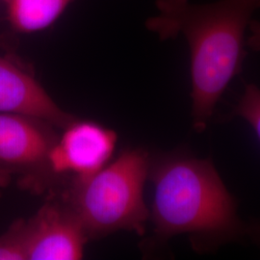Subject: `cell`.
I'll list each match as a JSON object with an SVG mask.
<instances>
[{"label": "cell", "instance_id": "cell-1", "mask_svg": "<svg viewBox=\"0 0 260 260\" xmlns=\"http://www.w3.org/2000/svg\"><path fill=\"white\" fill-rule=\"evenodd\" d=\"M148 179L154 187L149 251L178 235H187L202 255L231 244L260 248V217L244 219L239 214V204L212 158L198 157L183 148L150 153Z\"/></svg>", "mask_w": 260, "mask_h": 260}, {"label": "cell", "instance_id": "cell-2", "mask_svg": "<svg viewBox=\"0 0 260 260\" xmlns=\"http://www.w3.org/2000/svg\"><path fill=\"white\" fill-rule=\"evenodd\" d=\"M156 17L147 26L162 40L182 34L190 49L191 118L202 134L213 119L217 104L246 57L245 34L260 0H220L193 4L189 0H158Z\"/></svg>", "mask_w": 260, "mask_h": 260}, {"label": "cell", "instance_id": "cell-3", "mask_svg": "<svg viewBox=\"0 0 260 260\" xmlns=\"http://www.w3.org/2000/svg\"><path fill=\"white\" fill-rule=\"evenodd\" d=\"M149 163L147 149H124L92 177L62 184L59 196L74 209L89 240L119 231L146 233L149 209L144 188Z\"/></svg>", "mask_w": 260, "mask_h": 260}, {"label": "cell", "instance_id": "cell-4", "mask_svg": "<svg viewBox=\"0 0 260 260\" xmlns=\"http://www.w3.org/2000/svg\"><path fill=\"white\" fill-rule=\"evenodd\" d=\"M53 127L35 117L0 113V169L19 175L25 190L41 193L49 187L47 154L58 138Z\"/></svg>", "mask_w": 260, "mask_h": 260}, {"label": "cell", "instance_id": "cell-5", "mask_svg": "<svg viewBox=\"0 0 260 260\" xmlns=\"http://www.w3.org/2000/svg\"><path fill=\"white\" fill-rule=\"evenodd\" d=\"M117 140L115 131L98 122L71 121L47 154L48 189L96 174L110 162Z\"/></svg>", "mask_w": 260, "mask_h": 260}, {"label": "cell", "instance_id": "cell-6", "mask_svg": "<svg viewBox=\"0 0 260 260\" xmlns=\"http://www.w3.org/2000/svg\"><path fill=\"white\" fill-rule=\"evenodd\" d=\"M28 260H77L89 241L83 225L65 200L52 193L27 219Z\"/></svg>", "mask_w": 260, "mask_h": 260}, {"label": "cell", "instance_id": "cell-7", "mask_svg": "<svg viewBox=\"0 0 260 260\" xmlns=\"http://www.w3.org/2000/svg\"><path fill=\"white\" fill-rule=\"evenodd\" d=\"M0 113H16L64 128L75 118L60 108L27 70L0 56Z\"/></svg>", "mask_w": 260, "mask_h": 260}, {"label": "cell", "instance_id": "cell-8", "mask_svg": "<svg viewBox=\"0 0 260 260\" xmlns=\"http://www.w3.org/2000/svg\"><path fill=\"white\" fill-rule=\"evenodd\" d=\"M12 28L32 33L52 24L73 0H3Z\"/></svg>", "mask_w": 260, "mask_h": 260}, {"label": "cell", "instance_id": "cell-9", "mask_svg": "<svg viewBox=\"0 0 260 260\" xmlns=\"http://www.w3.org/2000/svg\"><path fill=\"white\" fill-rule=\"evenodd\" d=\"M0 260H28L27 220H16L0 235Z\"/></svg>", "mask_w": 260, "mask_h": 260}, {"label": "cell", "instance_id": "cell-10", "mask_svg": "<svg viewBox=\"0 0 260 260\" xmlns=\"http://www.w3.org/2000/svg\"><path fill=\"white\" fill-rule=\"evenodd\" d=\"M232 118L246 121L255 132L260 142V88L255 84H247L244 92L233 106Z\"/></svg>", "mask_w": 260, "mask_h": 260}, {"label": "cell", "instance_id": "cell-11", "mask_svg": "<svg viewBox=\"0 0 260 260\" xmlns=\"http://www.w3.org/2000/svg\"><path fill=\"white\" fill-rule=\"evenodd\" d=\"M250 35L246 40V46L251 50L260 51V21L251 19L249 25Z\"/></svg>", "mask_w": 260, "mask_h": 260}, {"label": "cell", "instance_id": "cell-12", "mask_svg": "<svg viewBox=\"0 0 260 260\" xmlns=\"http://www.w3.org/2000/svg\"><path fill=\"white\" fill-rule=\"evenodd\" d=\"M12 176L13 175L8 171L0 169V196H1V190L9 185L12 180Z\"/></svg>", "mask_w": 260, "mask_h": 260}]
</instances>
